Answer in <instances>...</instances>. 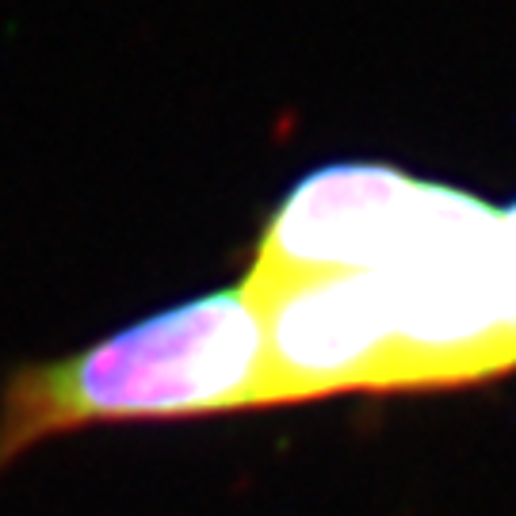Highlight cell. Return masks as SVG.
Here are the masks:
<instances>
[{
    "label": "cell",
    "mask_w": 516,
    "mask_h": 516,
    "mask_svg": "<svg viewBox=\"0 0 516 516\" xmlns=\"http://www.w3.org/2000/svg\"><path fill=\"white\" fill-rule=\"evenodd\" d=\"M375 280L390 325V390L478 383L516 367L501 211L486 199L425 180L406 245Z\"/></svg>",
    "instance_id": "obj_2"
},
{
    "label": "cell",
    "mask_w": 516,
    "mask_h": 516,
    "mask_svg": "<svg viewBox=\"0 0 516 516\" xmlns=\"http://www.w3.org/2000/svg\"><path fill=\"white\" fill-rule=\"evenodd\" d=\"M241 409H268V383L260 310L234 283L165 306L62 360L16 367L0 387V474L27 448L65 432Z\"/></svg>",
    "instance_id": "obj_1"
},
{
    "label": "cell",
    "mask_w": 516,
    "mask_h": 516,
    "mask_svg": "<svg viewBox=\"0 0 516 516\" xmlns=\"http://www.w3.org/2000/svg\"><path fill=\"white\" fill-rule=\"evenodd\" d=\"M501 280H505L509 329H513V341H516V203L501 211Z\"/></svg>",
    "instance_id": "obj_5"
},
{
    "label": "cell",
    "mask_w": 516,
    "mask_h": 516,
    "mask_svg": "<svg viewBox=\"0 0 516 516\" xmlns=\"http://www.w3.org/2000/svg\"><path fill=\"white\" fill-rule=\"evenodd\" d=\"M249 295L264 322L268 409L390 390V325L375 272L306 276Z\"/></svg>",
    "instance_id": "obj_4"
},
{
    "label": "cell",
    "mask_w": 516,
    "mask_h": 516,
    "mask_svg": "<svg viewBox=\"0 0 516 516\" xmlns=\"http://www.w3.org/2000/svg\"><path fill=\"white\" fill-rule=\"evenodd\" d=\"M421 184L379 161H337L306 172L264 222L241 287L268 291L306 276L379 272L406 245Z\"/></svg>",
    "instance_id": "obj_3"
}]
</instances>
